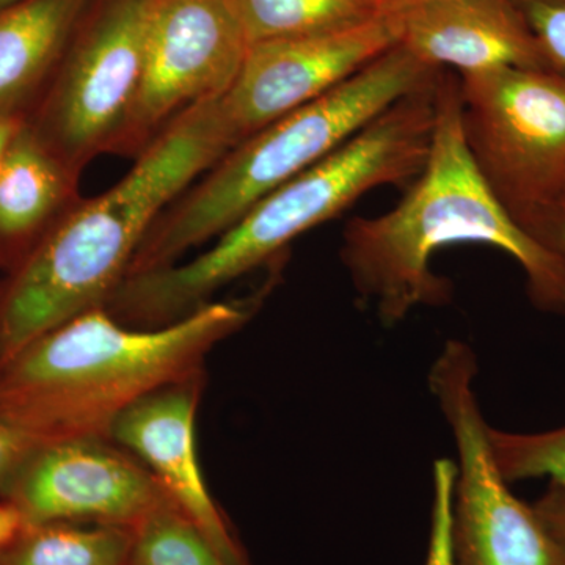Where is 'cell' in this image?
<instances>
[{"instance_id":"obj_1","label":"cell","mask_w":565,"mask_h":565,"mask_svg":"<svg viewBox=\"0 0 565 565\" xmlns=\"http://www.w3.org/2000/svg\"><path fill=\"white\" fill-rule=\"evenodd\" d=\"M459 76L441 71L435 88L430 151L401 202L375 217H355L340 258L353 289L392 327L423 307H441L452 282L433 269L435 253L484 244L522 267L527 296L541 311L565 316V259L512 218L476 169L462 129Z\"/></svg>"},{"instance_id":"obj_2","label":"cell","mask_w":565,"mask_h":565,"mask_svg":"<svg viewBox=\"0 0 565 565\" xmlns=\"http://www.w3.org/2000/svg\"><path fill=\"white\" fill-rule=\"evenodd\" d=\"M232 148L221 96L207 99L174 118L109 191L82 199L18 264L0 296V363L106 307L162 212Z\"/></svg>"},{"instance_id":"obj_3","label":"cell","mask_w":565,"mask_h":565,"mask_svg":"<svg viewBox=\"0 0 565 565\" xmlns=\"http://www.w3.org/2000/svg\"><path fill=\"white\" fill-rule=\"evenodd\" d=\"M435 88L393 104L329 158L253 204L191 262L126 277L107 311L140 329L180 321L211 303L223 286L275 262L297 237L338 217L364 193L412 184L430 151Z\"/></svg>"},{"instance_id":"obj_4","label":"cell","mask_w":565,"mask_h":565,"mask_svg":"<svg viewBox=\"0 0 565 565\" xmlns=\"http://www.w3.org/2000/svg\"><path fill=\"white\" fill-rule=\"evenodd\" d=\"M252 315L248 302H211L169 326L140 329L93 308L0 364V415L40 441L107 438L141 397L203 377L212 349Z\"/></svg>"},{"instance_id":"obj_5","label":"cell","mask_w":565,"mask_h":565,"mask_svg":"<svg viewBox=\"0 0 565 565\" xmlns=\"http://www.w3.org/2000/svg\"><path fill=\"white\" fill-rule=\"evenodd\" d=\"M441 71L396 44L321 98L241 141L162 212L128 277L173 266L221 236L263 196L329 158L393 104L434 87Z\"/></svg>"},{"instance_id":"obj_6","label":"cell","mask_w":565,"mask_h":565,"mask_svg":"<svg viewBox=\"0 0 565 565\" xmlns=\"http://www.w3.org/2000/svg\"><path fill=\"white\" fill-rule=\"evenodd\" d=\"M158 0H88L28 114L36 139L76 172L115 152L143 71Z\"/></svg>"},{"instance_id":"obj_7","label":"cell","mask_w":565,"mask_h":565,"mask_svg":"<svg viewBox=\"0 0 565 565\" xmlns=\"http://www.w3.org/2000/svg\"><path fill=\"white\" fill-rule=\"evenodd\" d=\"M476 169L525 232L565 195V77L500 68L459 76Z\"/></svg>"},{"instance_id":"obj_8","label":"cell","mask_w":565,"mask_h":565,"mask_svg":"<svg viewBox=\"0 0 565 565\" xmlns=\"http://www.w3.org/2000/svg\"><path fill=\"white\" fill-rule=\"evenodd\" d=\"M473 349L449 340L429 371L430 394L456 445L452 537L457 565H565L544 520L512 493L494 462L475 379Z\"/></svg>"},{"instance_id":"obj_9","label":"cell","mask_w":565,"mask_h":565,"mask_svg":"<svg viewBox=\"0 0 565 565\" xmlns=\"http://www.w3.org/2000/svg\"><path fill=\"white\" fill-rule=\"evenodd\" d=\"M247 35L232 0H158L117 154L139 156L182 111L232 87Z\"/></svg>"},{"instance_id":"obj_10","label":"cell","mask_w":565,"mask_h":565,"mask_svg":"<svg viewBox=\"0 0 565 565\" xmlns=\"http://www.w3.org/2000/svg\"><path fill=\"white\" fill-rule=\"evenodd\" d=\"M25 525L73 522L134 527L173 501L154 475L109 438L41 441L0 481Z\"/></svg>"},{"instance_id":"obj_11","label":"cell","mask_w":565,"mask_h":565,"mask_svg":"<svg viewBox=\"0 0 565 565\" xmlns=\"http://www.w3.org/2000/svg\"><path fill=\"white\" fill-rule=\"evenodd\" d=\"M397 44L394 17L250 44L221 114L232 147L321 98Z\"/></svg>"},{"instance_id":"obj_12","label":"cell","mask_w":565,"mask_h":565,"mask_svg":"<svg viewBox=\"0 0 565 565\" xmlns=\"http://www.w3.org/2000/svg\"><path fill=\"white\" fill-rule=\"evenodd\" d=\"M203 377L141 397L115 418L109 440L154 475L173 503L199 527L228 565H248L204 482L195 446Z\"/></svg>"},{"instance_id":"obj_13","label":"cell","mask_w":565,"mask_h":565,"mask_svg":"<svg viewBox=\"0 0 565 565\" xmlns=\"http://www.w3.org/2000/svg\"><path fill=\"white\" fill-rule=\"evenodd\" d=\"M394 18L397 44L434 68L546 70L514 0H430Z\"/></svg>"},{"instance_id":"obj_14","label":"cell","mask_w":565,"mask_h":565,"mask_svg":"<svg viewBox=\"0 0 565 565\" xmlns=\"http://www.w3.org/2000/svg\"><path fill=\"white\" fill-rule=\"evenodd\" d=\"M79 177L25 121L0 166V258L21 263L81 202Z\"/></svg>"},{"instance_id":"obj_15","label":"cell","mask_w":565,"mask_h":565,"mask_svg":"<svg viewBox=\"0 0 565 565\" xmlns=\"http://www.w3.org/2000/svg\"><path fill=\"white\" fill-rule=\"evenodd\" d=\"M88 0H20L0 11V115H25L46 88Z\"/></svg>"},{"instance_id":"obj_16","label":"cell","mask_w":565,"mask_h":565,"mask_svg":"<svg viewBox=\"0 0 565 565\" xmlns=\"http://www.w3.org/2000/svg\"><path fill=\"white\" fill-rule=\"evenodd\" d=\"M132 527L55 522L25 525L0 546V565H128Z\"/></svg>"},{"instance_id":"obj_17","label":"cell","mask_w":565,"mask_h":565,"mask_svg":"<svg viewBox=\"0 0 565 565\" xmlns=\"http://www.w3.org/2000/svg\"><path fill=\"white\" fill-rule=\"evenodd\" d=\"M248 43L345 28L377 17L375 0H232Z\"/></svg>"},{"instance_id":"obj_18","label":"cell","mask_w":565,"mask_h":565,"mask_svg":"<svg viewBox=\"0 0 565 565\" xmlns=\"http://www.w3.org/2000/svg\"><path fill=\"white\" fill-rule=\"evenodd\" d=\"M128 565H228L173 501L132 527Z\"/></svg>"},{"instance_id":"obj_19","label":"cell","mask_w":565,"mask_h":565,"mask_svg":"<svg viewBox=\"0 0 565 565\" xmlns=\"http://www.w3.org/2000/svg\"><path fill=\"white\" fill-rule=\"evenodd\" d=\"M494 462L511 484L526 479L548 478L565 490V426L544 433H505L489 426Z\"/></svg>"},{"instance_id":"obj_20","label":"cell","mask_w":565,"mask_h":565,"mask_svg":"<svg viewBox=\"0 0 565 565\" xmlns=\"http://www.w3.org/2000/svg\"><path fill=\"white\" fill-rule=\"evenodd\" d=\"M456 462L437 459L433 467V504L426 564L457 565L452 537V503H455Z\"/></svg>"},{"instance_id":"obj_21","label":"cell","mask_w":565,"mask_h":565,"mask_svg":"<svg viewBox=\"0 0 565 565\" xmlns=\"http://www.w3.org/2000/svg\"><path fill=\"white\" fill-rule=\"evenodd\" d=\"M545 68L565 77V0H514Z\"/></svg>"},{"instance_id":"obj_22","label":"cell","mask_w":565,"mask_h":565,"mask_svg":"<svg viewBox=\"0 0 565 565\" xmlns=\"http://www.w3.org/2000/svg\"><path fill=\"white\" fill-rule=\"evenodd\" d=\"M39 444L31 430L0 415V481Z\"/></svg>"},{"instance_id":"obj_23","label":"cell","mask_w":565,"mask_h":565,"mask_svg":"<svg viewBox=\"0 0 565 565\" xmlns=\"http://www.w3.org/2000/svg\"><path fill=\"white\" fill-rule=\"evenodd\" d=\"M527 233L565 259V195L530 226Z\"/></svg>"},{"instance_id":"obj_24","label":"cell","mask_w":565,"mask_h":565,"mask_svg":"<svg viewBox=\"0 0 565 565\" xmlns=\"http://www.w3.org/2000/svg\"><path fill=\"white\" fill-rule=\"evenodd\" d=\"M534 508L565 552V490L550 484Z\"/></svg>"},{"instance_id":"obj_25","label":"cell","mask_w":565,"mask_h":565,"mask_svg":"<svg viewBox=\"0 0 565 565\" xmlns=\"http://www.w3.org/2000/svg\"><path fill=\"white\" fill-rule=\"evenodd\" d=\"M25 121H28L25 115H0V166H2L11 143L24 128Z\"/></svg>"},{"instance_id":"obj_26","label":"cell","mask_w":565,"mask_h":565,"mask_svg":"<svg viewBox=\"0 0 565 565\" xmlns=\"http://www.w3.org/2000/svg\"><path fill=\"white\" fill-rule=\"evenodd\" d=\"M24 527L20 512L9 503L0 504V546L6 545L13 535Z\"/></svg>"},{"instance_id":"obj_27","label":"cell","mask_w":565,"mask_h":565,"mask_svg":"<svg viewBox=\"0 0 565 565\" xmlns=\"http://www.w3.org/2000/svg\"><path fill=\"white\" fill-rule=\"evenodd\" d=\"M426 2H430V0H375V14L377 17H397V14H403Z\"/></svg>"},{"instance_id":"obj_28","label":"cell","mask_w":565,"mask_h":565,"mask_svg":"<svg viewBox=\"0 0 565 565\" xmlns=\"http://www.w3.org/2000/svg\"><path fill=\"white\" fill-rule=\"evenodd\" d=\"M20 2V0H0V11L9 9L13 3Z\"/></svg>"}]
</instances>
